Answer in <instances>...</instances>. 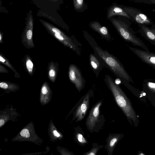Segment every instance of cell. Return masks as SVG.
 I'll use <instances>...</instances> for the list:
<instances>
[{
    "label": "cell",
    "instance_id": "6da1fadb",
    "mask_svg": "<svg viewBox=\"0 0 155 155\" xmlns=\"http://www.w3.org/2000/svg\"><path fill=\"white\" fill-rule=\"evenodd\" d=\"M107 84L112 92L118 106L122 110L127 117L136 120V114L128 99L120 87L110 77L107 76Z\"/></svg>",
    "mask_w": 155,
    "mask_h": 155
},
{
    "label": "cell",
    "instance_id": "7a4b0ae2",
    "mask_svg": "<svg viewBox=\"0 0 155 155\" xmlns=\"http://www.w3.org/2000/svg\"><path fill=\"white\" fill-rule=\"evenodd\" d=\"M111 22L124 39L130 42L134 46L139 47L147 51H149L143 41L135 35V32L128 24L115 19H112Z\"/></svg>",
    "mask_w": 155,
    "mask_h": 155
},
{
    "label": "cell",
    "instance_id": "3957f363",
    "mask_svg": "<svg viewBox=\"0 0 155 155\" xmlns=\"http://www.w3.org/2000/svg\"><path fill=\"white\" fill-rule=\"evenodd\" d=\"M95 48L99 56L115 73L127 80H129L128 74L115 57L99 47H95Z\"/></svg>",
    "mask_w": 155,
    "mask_h": 155
},
{
    "label": "cell",
    "instance_id": "277c9868",
    "mask_svg": "<svg viewBox=\"0 0 155 155\" xmlns=\"http://www.w3.org/2000/svg\"><path fill=\"white\" fill-rule=\"evenodd\" d=\"M14 141H28L39 145L43 140L39 137L31 125L29 124L23 128L13 139Z\"/></svg>",
    "mask_w": 155,
    "mask_h": 155
},
{
    "label": "cell",
    "instance_id": "5b68a950",
    "mask_svg": "<svg viewBox=\"0 0 155 155\" xmlns=\"http://www.w3.org/2000/svg\"><path fill=\"white\" fill-rule=\"evenodd\" d=\"M122 8L129 16L132 21L138 24L148 25L154 23L146 14L139 9L129 6H123Z\"/></svg>",
    "mask_w": 155,
    "mask_h": 155
},
{
    "label": "cell",
    "instance_id": "8992f818",
    "mask_svg": "<svg viewBox=\"0 0 155 155\" xmlns=\"http://www.w3.org/2000/svg\"><path fill=\"white\" fill-rule=\"evenodd\" d=\"M102 103L101 102L97 104L92 109L88 116L85 124L88 130L91 133L97 132L99 130L97 124L99 123L100 107Z\"/></svg>",
    "mask_w": 155,
    "mask_h": 155
},
{
    "label": "cell",
    "instance_id": "52a82bcc",
    "mask_svg": "<svg viewBox=\"0 0 155 155\" xmlns=\"http://www.w3.org/2000/svg\"><path fill=\"white\" fill-rule=\"evenodd\" d=\"M130 49L143 62L155 67V53L145 50L129 47Z\"/></svg>",
    "mask_w": 155,
    "mask_h": 155
},
{
    "label": "cell",
    "instance_id": "ba28073f",
    "mask_svg": "<svg viewBox=\"0 0 155 155\" xmlns=\"http://www.w3.org/2000/svg\"><path fill=\"white\" fill-rule=\"evenodd\" d=\"M68 76L70 81L80 92L83 87L84 81L80 71L76 66L73 64L70 66Z\"/></svg>",
    "mask_w": 155,
    "mask_h": 155
},
{
    "label": "cell",
    "instance_id": "9c48e42d",
    "mask_svg": "<svg viewBox=\"0 0 155 155\" xmlns=\"http://www.w3.org/2000/svg\"><path fill=\"white\" fill-rule=\"evenodd\" d=\"M139 32L151 44L155 45V24L150 26L145 25L138 24Z\"/></svg>",
    "mask_w": 155,
    "mask_h": 155
},
{
    "label": "cell",
    "instance_id": "30bf717a",
    "mask_svg": "<svg viewBox=\"0 0 155 155\" xmlns=\"http://www.w3.org/2000/svg\"><path fill=\"white\" fill-rule=\"evenodd\" d=\"M122 136V134L117 133L108 134L106 140V144L104 146L108 155H113L114 149Z\"/></svg>",
    "mask_w": 155,
    "mask_h": 155
},
{
    "label": "cell",
    "instance_id": "8fae6325",
    "mask_svg": "<svg viewBox=\"0 0 155 155\" xmlns=\"http://www.w3.org/2000/svg\"><path fill=\"white\" fill-rule=\"evenodd\" d=\"M89 104V97L87 95L76 110L74 117V119H76V122L82 120L84 118L88 109Z\"/></svg>",
    "mask_w": 155,
    "mask_h": 155
},
{
    "label": "cell",
    "instance_id": "7c38bea8",
    "mask_svg": "<svg viewBox=\"0 0 155 155\" xmlns=\"http://www.w3.org/2000/svg\"><path fill=\"white\" fill-rule=\"evenodd\" d=\"M73 136L74 141L80 146H84L89 143L84 131L81 128H74Z\"/></svg>",
    "mask_w": 155,
    "mask_h": 155
},
{
    "label": "cell",
    "instance_id": "4fadbf2b",
    "mask_svg": "<svg viewBox=\"0 0 155 155\" xmlns=\"http://www.w3.org/2000/svg\"><path fill=\"white\" fill-rule=\"evenodd\" d=\"M51 91L47 82H45L41 88L40 101L43 105L48 103L51 98Z\"/></svg>",
    "mask_w": 155,
    "mask_h": 155
},
{
    "label": "cell",
    "instance_id": "5bb4252c",
    "mask_svg": "<svg viewBox=\"0 0 155 155\" xmlns=\"http://www.w3.org/2000/svg\"><path fill=\"white\" fill-rule=\"evenodd\" d=\"M48 133L51 141L53 142L61 140L63 138V134L57 130L52 122L49 124Z\"/></svg>",
    "mask_w": 155,
    "mask_h": 155
},
{
    "label": "cell",
    "instance_id": "9a60e30c",
    "mask_svg": "<svg viewBox=\"0 0 155 155\" xmlns=\"http://www.w3.org/2000/svg\"><path fill=\"white\" fill-rule=\"evenodd\" d=\"M115 15L122 16L132 21L129 16L126 13L122 8L117 5L111 6L108 9L107 12V17L108 18Z\"/></svg>",
    "mask_w": 155,
    "mask_h": 155
},
{
    "label": "cell",
    "instance_id": "2e32d148",
    "mask_svg": "<svg viewBox=\"0 0 155 155\" xmlns=\"http://www.w3.org/2000/svg\"><path fill=\"white\" fill-rule=\"evenodd\" d=\"M91 27L95 31L104 37H108L109 35L108 31L107 28L101 26L97 21L91 23L90 24Z\"/></svg>",
    "mask_w": 155,
    "mask_h": 155
},
{
    "label": "cell",
    "instance_id": "e0dca14e",
    "mask_svg": "<svg viewBox=\"0 0 155 155\" xmlns=\"http://www.w3.org/2000/svg\"><path fill=\"white\" fill-rule=\"evenodd\" d=\"M92 147L91 149L84 153L83 155H97V154L100 150L104 147L103 145H99L96 143H93L92 144Z\"/></svg>",
    "mask_w": 155,
    "mask_h": 155
},
{
    "label": "cell",
    "instance_id": "ac0fdd59",
    "mask_svg": "<svg viewBox=\"0 0 155 155\" xmlns=\"http://www.w3.org/2000/svg\"><path fill=\"white\" fill-rule=\"evenodd\" d=\"M90 61L91 65L93 68L95 70H97L99 68L100 63L96 58L92 54H90Z\"/></svg>",
    "mask_w": 155,
    "mask_h": 155
},
{
    "label": "cell",
    "instance_id": "d6986e66",
    "mask_svg": "<svg viewBox=\"0 0 155 155\" xmlns=\"http://www.w3.org/2000/svg\"><path fill=\"white\" fill-rule=\"evenodd\" d=\"M14 84H9L5 82H1L0 83V87L1 88L10 91H14L17 89V87Z\"/></svg>",
    "mask_w": 155,
    "mask_h": 155
},
{
    "label": "cell",
    "instance_id": "ffe728a7",
    "mask_svg": "<svg viewBox=\"0 0 155 155\" xmlns=\"http://www.w3.org/2000/svg\"><path fill=\"white\" fill-rule=\"evenodd\" d=\"M56 148L61 155H75L72 151L69 150L66 148L57 146Z\"/></svg>",
    "mask_w": 155,
    "mask_h": 155
},
{
    "label": "cell",
    "instance_id": "44dd1931",
    "mask_svg": "<svg viewBox=\"0 0 155 155\" xmlns=\"http://www.w3.org/2000/svg\"><path fill=\"white\" fill-rule=\"evenodd\" d=\"M74 7L76 9L79 10L82 7L84 1L83 0H74L73 1Z\"/></svg>",
    "mask_w": 155,
    "mask_h": 155
},
{
    "label": "cell",
    "instance_id": "7402d4cb",
    "mask_svg": "<svg viewBox=\"0 0 155 155\" xmlns=\"http://www.w3.org/2000/svg\"><path fill=\"white\" fill-rule=\"evenodd\" d=\"M133 1L136 3L155 5V0H134Z\"/></svg>",
    "mask_w": 155,
    "mask_h": 155
},
{
    "label": "cell",
    "instance_id": "603a6c76",
    "mask_svg": "<svg viewBox=\"0 0 155 155\" xmlns=\"http://www.w3.org/2000/svg\"><path fill=\"white\" fill-rule=\"evenodd\" d=\"M27 68L30 73H32L33 69V64L32 62L30 60H28L26 63Z\"/></svg>",
    "mask_w": 155,
    "mask_h": 155
},
{
    "label": "cell",
    "instance_id": "cb8c5ba5",
    "mask_svg": "<svg viewBox=\"0 0 155 155\" xmlns=\"http://www.w3.org/2000/svg\"><path fill=\"white\" fill-rule=\"evenodd\" d=\"M7 117H5L3 118L1 117L0 119V127H2L5 124V122L7 121Z\"/></svg>",
    "mask_w": 155,
    "mask_h": 155
},
{
    "label": "cell",
    "instance_id": "d4e9b609",
    "mask_svg": "<svg viewBox=\"0 0 155 155\" xmlns=\"http://www.w3.org/2000/svg\"><path fill=\"white\" fill-rule=\"evenodd\" d=\"M32 31L31 30H29L27 33V37L28 39H30L32 36Z\"/></svg>",
    "mask_w": 155,
    "mask_h": 155
},
{
    "label": "cell",
    "instance_id": "484cf974",
    "mask_svg": "<svg viewBox=\"0 0 155 155\" xmlns=\"http://www.w3.org/2000/svg\"><path fill=\"white\" fill-rule=\"evenodd\" d=\"M54 35L57 38L61 41H63L64 39V37L61 35L55 34Z\"/></svg>",
    "mask_w": 155,
    "mask_h": 155
},
{
    "label": "cell",
    "instance_id": "4316f807",
    "mask_svg": "<svg viewBox=\"0 0 155 155\" xmlns=\"http://www.w3.org/2000/svg\"><path fill=\"white\" fill-rule=\"evenodd\" d=\"M52 30L55 33V34H57L59 35H61V31L57 28H52Z\"/></svg>",
    "mask_w": 155,
    "mask_h": 155
},
{
    "label": "cell",
    "instance_id": "83f0119b",
    "mask_svg": "<svg viewBox=\"0 0 155 155\" xmlns=\"http://www.w3.org/2000/svg\"><path fill=\"white\" fill-rule=\"evenodd\" d=\"M148 86L151 88H155V83L152 82H148Z\"/></svg>",
    "mask_w": 155,
    "mask_h": 155
},
{
    "label": "cell",
    "instance_id": "f1b7e54d",
    "mask_svg": "<svg viewBox=\"0 0 155 155\" xmlns=\"http://www.w3.org/2000/svg\"><path fill=\"white\" fill-rule=\"evenodd\" d=\"M115 82L117 84H119L120 83V81L119 79H117L115 80Z\"/></svg>",
    "mask_w": 155,
    "mask_h": 155
},
{
    "label": "cell",
    "instance_id": "f546056e",
    "mask_svg": "<svg viewBox=\"0 0 155 155\" xmlns=\"http://www.w3.org/2000/svg\"><path fill=\"white\" fill-rule=\"evenodd\" d=\"M0 60L1 62H5V60L2 58L1 56H0Z\"/></svg>",
    "mask_w": 155,
    "mask_h": 155
},
{
    "label": "cell",
    "instance_id": "4dcf8cb0",
    "mask_svg": "<svg viewBox=\"0 0 155 155\" xmlns=\"http://www.w3.org/2000/svg\"><path fill=\"white\" fill-rule=\"evenodd\" d=\"M51 155H55V154H54V153H51Z\"/></svg>",
    "mask_w": 155,
    "mask_h": 155
},
{
    "label": "cell",
    "instance_id": "1f68e13d",
    "mask_svg": "<svg viewBox=\"0 0 155 155\" xmlns=\"http://www.w3.org/2000/svg\"><path fill=\"white\" fill-rule=\"evenodd\" d=\"M143 96H145V95H146V94H145V93H143Z\"/></svg>",
    "mask_w": 155,
    "mask_h": 155
},
{
    "label": "cell",
    "instance_id": "d6a6232c",
    "mask_svg": "<svg viewBox=\"0 0 155 155\" xmlns=\"http://www.w3.org/2000/svg\"><path fill=\"white\" fill-rule=\"evenodd\" d=\"M140 155H144V154H143L142 153H141Z\"/></svg>",
    "mask_w": 155,
    "mask_h": 155
},
{
    "label": "cell",
    "instance_id": "836d02e7",
    "mask_svg": "<svg viewBox=\"0 0 155 155\" xmlns=\"http://www.w3.org/2000/svg\"><path fill=\"white\" fill-rule=\"evenodd\" d=\"M0 40H1V35H0Z\"/></svg>",
    "mask_w": 155,
    "mask_h": 155
}]
</instances>
